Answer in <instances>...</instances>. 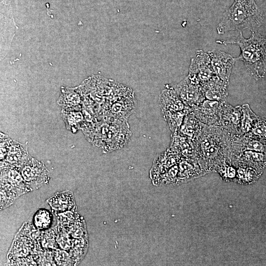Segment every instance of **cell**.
Instances as JSON below:
<instances>
[{
    "label": "cell",
    "instance_id": "4fadbf2b",
    "mask_svg": "<svg viewBox=\"0 0 266 266\" xmlns=\"http://www.w3.org/2000/svg\"><path fill=\"white\" fill-rule=\"evenodd\" d=\"M238 166H247L262 171L266 167V153L251 150L241 151L233 160Z\"/></svg>",
    "mask_w": 266,
    "mask_h": 266
},
{
    "label": "cell",
    "instance_id": "8992f818",
    "mask_svg": "<svg viewBox=\"0 0 266 266\" xmlns=\"http://www.w3.org/2000/svg\"><path fill=\"white\" fill-rule=\"evenodd\" d=\"M189 75L194 78L201 87L214 77L215 75L208 53L202 50L197 51L191 60Z\"/></svg>",
    "mask_w": 266,
    "mask_h": 266
},
{
    "label": "cell",
    "instance_id": "2e32d148",
    "mask_svg": "<svg viewBox=\"0 0 266 266\" xmlns=\"http://www.w3.org/2000/svg\"><path fill=\"white\" fill-rule=\"evenodd\" d=\"M202 125L203 123L197 119L192 111L186 115L179 131L193 140L200 132Z\"/></svg>",
    "mask_w": 266,
    "mask_h": 266
},
{
    "label": "cell",
    "instance_id": "7c38bea8",
    "mask_svg": "<svg viewBox=\"0 0 266 266\" xmlns=\"http://www.w3.org/2000/svg\"><path fill=\"white\" fill-rule=\"evenodd\" d=\"M169 148L182 157L196 159V151L193 140L179 130L173 132Z\"/></svg>",
    "mask_w": 266,
    "mask_h": 266
},
{
    "label": "cell",
    "instance_id": "e0dca14e",
    "mask_svg": "<svg viewBox=\"0 0 266 266\" xmlns=\"http://www.w3.org/2000/svg\"><path fill=\"white\" fill-rule=\"evenodd\" d=\"M73 198L69 193L57 194L50 200L51 206L56 211H62L73 207Z\"/></svg>",
    "mask_w": 266,
    "mask_h": 266
},
{
    "label": "cell",
    "instance_id": "5bb4252c",
    "mask_svg": "<svg viewBox=\"0 0 266 266\" xmlns=\"http://www.w3.org/2000/svg\"><path fill=\"white\" fill-rule=\"evenodd\" d=\"M228 85L215 75L202 86L205 99L225 102L228 95Z\"/></svg>",
    "mask_w": 266,
    "mask_h": 266
},
{
    "label": "cell",
    "instance_id": "ffe728a7",
    "mask_svg": "<svg viewBox=\"0 0 266 266\" xmlns=\"http://www.w3.org/2000/svg\"><path fill=\"white\" fill-rule=\"evenodd\" d=\"M263 171L247 166H238L236 169V177L239 181L250 183L256 181Z\"/></svg>",
    "mask_w": 266,
    "mask_h": 266
},
{
    "label": "cell",
    "instance_id": "8fae6325",
    "mask_svg": "<svg viewBox=\"0 0 266 266\" xmlns=\"http://www.w3.org/2000/svg\"><path fill=\"white\" fill-rule=\"evenodd\" d=\"M21 176L28 185L37 188L45 184L48 179V173L44 166L33 159L24 164Z\"/></svg>",
    "mask_w": 266,
    "mask_h": 266
},
{
    "label": "cell",
    "instance_id": "9a60e30c",
    "mask_svg": "<svg viewBox=\"0 0 266 266\" xmlns=\"http://www.w3.org/2000/svg\"><path fill=\"white\" fill-rule=\"evenodd\" d=\"M176 183H182L196 178L202 172L200 165L195 158L181 157L178 164Z\"/></svg>",
    "mask_w": 266,
    "mask_h": 266
},
{
    "label": "cell",
    "instance_id": "277c9868",
    "mask_svg": "<svg viewBox=\"0 0 266 266\" xmlns=\"http://www.w3.org/2000/svg\"><path fill=\"white\" fill-rule=\"evenodd\" d=\"M161 102L164 116L170 130L173 132L179 130L185 116L192 109L182 101L174 89L163 91Z\"/></svg>",
    "mask_w": 266,
    "mask_h": 266
},
{
    "label": "cell",
    "instance_id": "3957f363",
    "mask_svg": "<svg viewBox=\"0 0 266 266\" xmlns=\"http://www.w3.org/2000/svg\"><path fill=\"white\" fill-rule=\"evenodd\" d=\"M263 13L254 0H234L217 27L218 34L230 31L254 30L262 22Z\"/></svg>",
    "mask_w": 266,
    "mask_h": 266
},
{
    "label": "cell",
    "instance_id": "44dd1931",
    "mask_svg": "<svg viewBox=\"0 0 266 266\" xmlns=\"http://www.w3.org/2000/svg\"><path fill=\"white\" fill-rule=\"evenodd\" d=\"M245 135L266 145V119L258 116L251 131Z\"/></svg>",
    "mask_w": 266,
    "mask_h": 266
},
{
    "label": "cell",
    "instance_id": "30bf717a",
    "mask_svg": "<svg viewBox=\"0 0 266 266\" xmlns=\"http://www.w3.org/2000/svg\"><path fill=\"white\" fill-rule=\"evenodd\" d=\"M178 153L168 148L155 161L150 171V177L155 185H159L163 176L172 166L177 164L181 158Z\"/></svg>",
    "mask_w": 266,
    "mask_h": 266
},
{
    "label": "cell",
    "instance_id": "6da1fadb",
    "mask_svg": "<svg viewBox=\"0 0 266 266\" xmlns=\"http://www.w3.org/2000/svg\"><path fill=\"white\" fill-rule=\"evenodd\" d=\"M194 142L196 159L203 170L216 169L230 160L232 136L221 126L204 125Z\"/></svg>",
    "mask_w": 266,
    "mask_h": 266
},
{
    "label": "cell",
    "instance_id": "ac0fdd59",
    "mask_svg": "<svg viewBox=\"0 0 266 266\" xmlns=\"http://www.w3.org/2000/svg\"><path fill=\"white\" fill-rule=\"evenodd\" d=\"M241 106L243 114L241 131L242 134L245 135L251 131L258 116L253 111L249 104H244Z\"/></svg>",
    "mask_w": 266,
    "mask_h": 266
},
{
    "label": "cell",
    "instance_id": "cb8c5ba5",
    "mask_svg": "<svg viewBox=\"0 0 266 266\" xmlns=\"http://www.w3.org/2000/svg\"><path fill=\"white\" fill-rule=\"evenodd\" d=\"M0 140V157L1 159H3L4 156L7 155L11 145L9 139L6 138L4 139L1 136Z\"/></svg>",
    "mask_w": 266,
    "mask_h": 266
},
{
    "label": "cell",
    "instance_id": "9c48e42d",
    "mask_svg": "<svg viewBox=\"0 0 266 266\" xmlns=\"http://www.w3.org/2000/svg\"><path fill=\"white\" fill-rule=\"evenodd\" d=\"M214 74L229 84L232 68L236 61L230 54L220 51L208 52Z\"/></svg>",
    "mask_w": 266,
    "mask_h": 266
},
{
    "label": "cell",
    "instance_id": "ba28073f",
    "mask_svg": "<svg viewBox=\"0 0 266 266\" xmlns=\"http://www.w3.org/2000/svg\"><path fill=\"white\" fill-rule=\"evenodd\" d=\"M242 114L241 105L233 106L224 102L221 111L220 126L231 135H242L241 131Z\"/></svg>",
    "mask_w": 266,
    "mask_h": 266
},
{
    "label": "cell",
    "instance_id": "d6986e66",
    "mask_svg": "<svg viewBox=\"0 0 266 266\" xmlns=\"http://www.w3.org/2000/svg\"><path fill=\"white\" fill-rule=\"evenodd\" d=\"M27 158L26 151L21 145L11 144L6 158L10 164L15 166H21L25 163Z\"/></svg>",
    "mask_w": 266,
    "mask_h": 266
},
{
    "label": "cell",
    "instance_id": "603a6c76",
    "mask_svg": "<svg viewBox=\"0 0 266 266\" xmlns=\"http://www.w3.org/2000/svg\"><path fill=\"white\" fill-rule=\"evenodd\" d=\"M225 179L232 180L236 177V169L225 161L216 169Z\"/></svg>",
    "mask_w": 266,
    "mask_h": 266
},
{
    "label": "cell",
    "instance_id": "5b68a950",
    "mask_svg": "<svg viewBox=\"0 0 266 266\" xmlns=\"http://www.w3.org/2000/svg\"><path fill=\"white\" fill-rule=\"evenodd\" d=\"M174 90L182 101L192 109L205 99L200 84L189 74L176 85Z\"/></svg>",
    "mask_w": 266,
    "mask_h": 266
},
{
    "label": "cell",
    "instance_id": "7a4b0ae2",
    "mask_svg": "<svg viewBox=\"0 0 266 266\" xmlns=\"http://www.w3.org/2000/svg\"><path fill=\"white\" fill-rule=\"evenodd\" d=\"M216 42L225 45H238L241 52L235 60L243 62L249 74L255 79L265 77L266 74V37L257 32L252 31L250 37L245 38L240 32L236 37L229 40H217Z\"/></svg>",
    "mask_w": 266,
    "mask_h": 266
},
{
    "label": "cell",
    "instance_id": "52a82bcc",
    "mask_svg": "<svg viewBox=\"0 0 266 266\" xmlns=\"http://www.w3.org/2000/svg\"><path fill=\"white\" fill-rule=\"evenodd\" d=\"M224 103L205 99L199 105L193 108L192 111L197 119L202 123L207 125L220 126Z\"/></svg>",
    "mask_w": 266,
    "mask_h": 266
},
{
    "label": "cell",
    "instance_id": "7402d4cb",
    "mask_svg": "<svg viewBox=\"0 0 266 266\" xmlns=\"http://www.w3.org/2000/svg\"><path fill=\"white\" fill-rule=\"evenodd\" d=\"M52 217L50 213L44 209L39 210L34 217V222L39 229H47L51 223Z\"/></svg>",
    "mask_w": 266,
    "mask_h": 266
}]
</instances>
